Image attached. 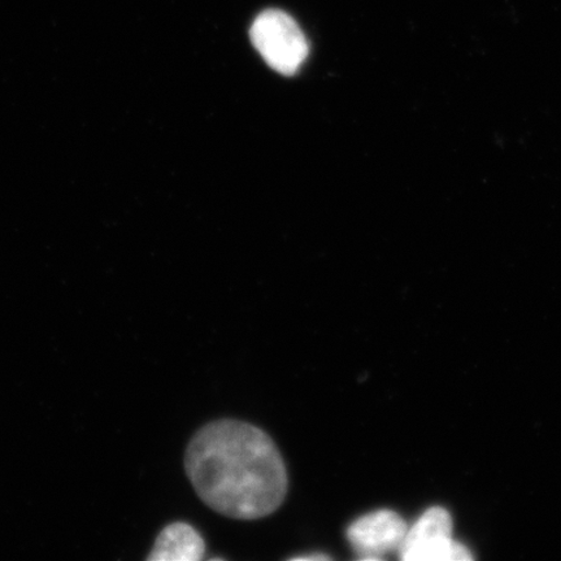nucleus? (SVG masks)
<instances>
[{"mask_svg": "<svg viewBox=\"0 0 561 561\" xmlns=\"http://www.w3.org/2000/svg\"><path fill=\"white\" fill-rule=\"evenodd\" d=\"M185 471L206 506L236 520L275 514L289 491L275 442L240 420L213 421L196 432L186 448Z\"/></svg>", "mask_w": 561, "mask_h": 561, "instance_id": "1", "label": "nucleus"}, {"mask_svg": "<svg viewBox=\"0 0 561 561\" xmlns=\"http://www.w3.org/2000/svg\"><path fill=\"white\" fill-rule=\"evenodd\" d=\"M250 35L266 65L280 75H296L310 51L299 25L283 11L261 13L252 24Z\"/></svg>", "mask_w": 561, "mask_h": 561, "instance_id": "2", "label": "nucleus"}, {"mask_svg": "<svg viewBox=\"0 0 561 561\" xmlns=\"http://www.w3.org/2000/svg\"><path fill=\"white\" fill-rule=\"evenodd\" d=\"M453 520L445 508L424 512L403 539L399 556L404 561H468L473 560L467 547L451 538Z\"/></svg>", "mask_w": 561, "mask_h": 561, "instance_id": "3", "label": "nucleus"}, {"mask_svg": "<svg viewBox=\"0 0 561 561\" xmlns=\"http://www.w3.org/2000/svg\"><path fill=\"white\" fill-rule=\"evenodd\" d=\"M403 517L391 510L369 512L348 525L346 538L362 560H381L401 549L407 535Z\"/></svg>", "mask_w": 561, "mask_h": 561, "instance_id": "4", "label": "nucleus"}, {"mask_svg": "<svg viewBox=\"0 0 561 561\" xmlns=\"http://www.w3.org/2000/svg\"><path fill=\"white\" fill-rule=\"evenodd\" d=\"M206 545L202 536L192 525L173 523L157 538L149 561H199L205 557Z\"/></svg>", "mask_w": 561, "mask_h": 561, "instance_id": "5", "label": "nucleus"}, {"mask_svg": "<svg viewBox=\"0 0 561 561\" xmlns=\"http://www.w3.org/2000/svg\"><path fill=\"white\" fill-rule=\"evenodd\" d=\"M331 558L327 556H321V553H316V556H308V557H298L296 560H329Z\"/></svg>", "mask_w": 561, "mask_h": 561, "instance_id": "6", "label": "nucleus"}]
</instances>
